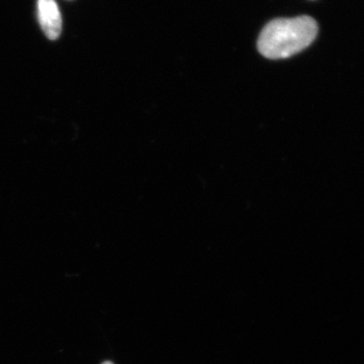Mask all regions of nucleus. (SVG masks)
Masks as SVG:
<instances>
[{"label":"nucleus","instance_id":"nucleus-1","mask_svg":"<svg viewBox=\"0 0 364 364\" xmlns=\"http://www.w3.org/2000/svg\"><path fill=\"white\" fill-rule=\"evenodd\" d=\"M318 25L308 16L277 18L268 23L258 38V51L268 59H286L303 51L317 37Z\"/></svg>","mask_w":364,"mask_h":364},{"label":"nucleus","instance_id":"nucleus-2","mask_svg":"<svg viewBox=\"0 0 364 364\" xmlns=\"http://www.w3.org/2000/svg\"><path fill=\"white\" fill-rule=\"evenodd\" d=\"M38 14L41 26L48 39H58L62 31V18L55 0H38Z\"/></svg>","mask_w":364,"mask_h":364},{"label":"nucleus","instance_id":"nucleus-3","mask_svg":"<svg viewBox=\"0 0 364 364\" xmlns=\"http://www.w3.org/2000/svg\"><path fill=\"white\" fill-rule=\"evenodd\" d=\"M102 364H114V363H111V361H105V363H104Z\"/></svg>","mask_w":364,"mask_h":364}]
</instances>
